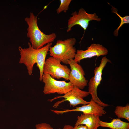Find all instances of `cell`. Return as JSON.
<instances>
[{
	"instance_id": "4fadbf2b",
	"label": "cell",
	"mask_w": 129,
	"mask_h": 129,
	"mask_svg": "<svg viewBox=\"0 0 129 129\" xmlns=\"http://www.w3.org/2000/svg\"><path fill=\"white\" fill-rule=\"evenodd\" d=\"M100 126L112 129H129V123L122 121L119 118L113 119L110 122H106L100 120Z\"/></svg>"
},
{
	"instance_id": "6da1fadb",
	"label": "cell",
	"mask_w": 129,
	"mask_h": 129,
	"mask_svg": "<svg viewBox=\"0 0 129 129\" xmlns=\"http://www.w3.org/2000/svg\"><path fill=\"white\" fill-rule=\"evenodd\" d=\"M52 44V43H50L40 49H36L33 48L30 42H28V48H23L19 46L18 48L21 56L19 63L25 65L30 75L32 74L33 66L36 63L37 66L39 70V80L41 81H42L43 69L46 58L49 51V47Z\"/></svg>"
},
{
	"instance_id": "5b68a950",
	"label": "cell",
	"mask_w": 129,
	"mask_h": 129,
	"mask_svg": "<svg viewBox=\"0 0 129 129\" xmlns=\"http://www.w3.org/2000/svg\"><path fill=\"white\" fill-rule=\"evenodd\" d=\"M42 81L45 84L43 91L44 94L55 93L64 94L72 90L74 87L70 81L67 82L66 80H56L47 73L43 74Z\"/></svg>"
},
{
	"instance_id": "9a60e30c",
	"label": "cell",
	"mask_w": 129,
	"mask_h": 129,
	"mask_svg": "<svg viewBox=\"0 0 129 129\" xmlns=\"http://www.w3.org/2000/svg\"><path fill=\"white\" fill-rule=\"evenodd\" d=\"M112 6L111 10L112 12L116 14L121 19V22L120 24L118 27L114 30L113 34L115 36L117 37L118 35V31L121 27L122 25L126 24H129V16H126L124 17H122L118 13V10L114 7Z\"/></svg>"
},
{
	"instance_id": "ba28073f",
	"label": "cell",
	"mask_w": 129,
	"mask_h": 129,
	"mask_svg": "<svg viewBox=\"0 0 129 129\" xmlns=\"http://www.w3.org/2000/svg\"><path fill=\"white\" fill-rule=\"evenodd\" d=\"M89 94L88 91H83L74 86L72 90L64 95L57 96L53 99H49L48 101L51 102L58 98H64V99L55 104L53 107H57L60 104L65 101L69 102L70 106L74 107L79 104L84 105L89 103L90 101H85L83 98Z\"/></svg>"
},
{
	"instance_id": "8992f818",
	"label": "cell",
	"mask_w": 129,
	"mask_h": 129,
	"mask_svg": "<svg viewBox=\"0 0 129 129\" xmlns=\"http://www.w3.org/2000/svg\"><path fill=\"white\" fill-rule=\"evenodd\" d=\"M61 61L51 56L45 61L43 70V73L49 74L54 79L63 78L69 81V76L70 69L67 66L62 64Z\"/></svg>"
},
{
	"instance_id": "ffe728a7",
	"label": "cell",
	"mask_w": 129,
	"mask_h": 129,
	"mask_svg": "<svg viewBox=\"0 0 129 129\" xmlns=\"http://www.w3.org/2000/svg\"></svg>"
},
{
	"instance_id": "7c38bea8",
	"label": "cell",
	"mask_w": 129,
	"mask_h": 129,
	"mask_svg": "<svg viewBox=\"0 0 129 129\" xmlns=\"http://www.w3.org/2000/svg\"><path fill=\"white\" fill-rule=\"evenodd\" d=\"M99 117L98 115L81 114L77 117L74 126L83 125L86 126L88 129H97L100 126Z\"/></svg>"
},
{
	"instance_id": "277c9868",
	"label": "cell",
	"mask_w": 129,
	"mask_h": 129,
	"mask_svg": "<svg viewBox=\"0 0 129 129\" xmlns=\"http://www.w3.org/2000/svg\"><path fill=\"white\" fill-rule=\"evenodd\" d=\"M108 62L111 63V61L106 56L103 57L101 60L99 66L96 67L94 70V75L90 79L88 83V91L91 95L92 100L95 102L102 107H107L109 105L103 102L97 96V90L102 80V72Z\"/></svg>"
},
{
	"instance_id": "5bb4252c",
	"label": "cell",
	"mask_w": 129,
	"mask_h": 129,
	"mask_svg": "<svg viewBox=\"0 0 129 129\" xmlns=\"http://www.w3.org/2000/svg\"><path fill=\"white\" fill-rule=\"evenodd\" d=\"M114 113L119 118H124L129 121V105L127 104L125 106H117Z\"/></svg>"
},
{
	"instance_id": "30bf717a",
	"label": "cell",
	"mask_w": 129,
	"mask_h": 129,
	"mask_svg": "<svg viewBox=\"0 0 129 129\" xmlns=\"http://www.w3.org/2000/svg\"><path fill=\"white\" fill-rule=\"evenodd\" d=\"M104 108V107L95 102L91 99L89 103L76 107L74 109L64 110H51V111L58 115L71 112L79 111L82 112L84 115H96L100 116L105 114L106 113Z\"/></svg>"
},
{
	"instance_id": "7a4b0ae2",
	"label": "cell",
	"mask_w": 129,
	"mask_h": 129,
	"mask_svg": "<svg viewBox=\"0 0 129 129\" xmlns=\"http://www.w3.org/2000/svg\"><path fill=\"white\" fill-rule=\"evenodd\" d=\"M25 21L28 25L27 36L34 48L40 49L55 39L56 35L55 33L47 35L41 31L38 25L37 17L33 12H31L29 16L26 17Z\"/></svg>"
},
{
	"instance_id": "8fae6325",
	"label": "cell",
	"mask_w": 129,
	"mask_h": 129,
	"mask_svg": "<svg viewBox=\"0 0 129 129\" xmlns=\"http://www.w3.org/2000/svg\"><path fill=\"white\" fill-rule=\"evenodd\" d=\"M87 49L77 50L74 59L78 63L82 60L95 56L107 55L108 51L106 48L102 45L99 44L93 43L87 48Z\"/></svg>"
},
{
	"instance_id": "d6986e66",
	"label": "cell",
	"mask_w": 129,
	"mask_h": 129,
	"mask_svg": "<svg viewBox=\"0 0 129 129\" xmlns=\"http://www.w3.org/2000/svg\"><path fill=\"white\" fill-rule=\"evenodd\" d=\"M73 127L70 125H65L63 129H73Z\"/></svg>"
},
{
	"instance_id": "ac0fdd59",
	"label": "cell",
	"mask_w": 129,
	"mask_h": 129,
	"mask_svg": "<svg viewBox=\"0 0 129 129\" xmlns=\"http://www.w3.org/2000/svg\"><path fill=\"white\" fill-rule=\"evenodd\" d=\"M73 129H88L86 125H79L76 126H74Z\"/></svg>"
},
{
	"instance_id": "3957f363",
	"label": "cell",
	"mask_w": 129,
	"mask_h": 129,
	"mask_svg": "<svg viewBox=\"0 0 129 129\" xmlns=\"http://www.w3.org/2000/svg\"><path fill=\"white\" fill-rule=\"evenodd\" d=\"M76 42V39L74 38L64 40H58L55 45L49 47L50 56L68 64V61L74 58L76 54V49L74 46Z\"/></svg>"
},
{
	"instance_id": "2e32d148",
	"label": "cell",
	"mask_w": 129,
	"mask_h": 129,
	"mask_svg": "<svg viewBox=\"0 0 129 129\" xmlns=\"http://www.w3.org/2000/svg\"><path fill=\"white\" fill-rule=\"evenodd\" d=\"M59 6L56 10L57 13L59 14L62 12L66 13L69 8V6L72 1L71 0H60Z\"/></svg>"
},
{
	"instance_id": "52a82bcc",
	"label": "cell",
	"mask_w": 129,
	"mask_h": 129,
	"mask_svg": "<svg viewBox=\"0 0 129 129\" xmlns=\"http://www.w3.org/2000/svg\"><path fill=\"white\" fill-rule=\"evenodd\" d=\"M68 20L67 32L70 31L72 27L76 25H79L84 30V31L88 27L89 22L95 20L99 22L101 19L99 18L95 13L91 14L87 12L85 9L81 8L77 12L75 11L73 12Z\"/></svg>"
},
{
	"instance_id": "9c48e42d",
	"label": "cell",
	"mask_w": 129,
	"mask_h": 129,
	"mask_svg": "<svg viewBox=\"0 0 129 129\" xmlns=\"http://www.w3.org/2000/svg\"><path fill=\"white\" fill-rule=\"evenodd\" d=\"M68 62L71 70L69 80L74 86L82 90L87 85L88 81L84 76L85 73L83 69L74 59L68 60Z\"/></svg>"
},
{
	"instance_id": "e0dca14e",
	"label": "cell",
	"mask_w": 129,
	"mask_h": 129,
	"mask_svg": "<svg viewBox=\"0 0 129 129\" xmlns=\"http://www.w3.org/2000/svg\"><path fill=\"white\" fill-rule=\"evenodd\" d=\"M36 129H54L49 124L46 123H42L36 124Z\"/></svg>"
}]
</instances>
